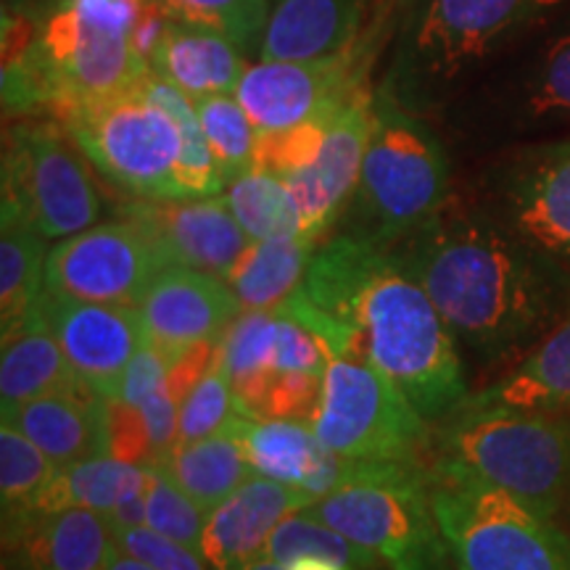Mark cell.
Segmentation results:
<instances>
[{
	"label": "cell",
	"mask_w": 570,
	"mask_h": 570,
	"mask_svg": "<svg viewBox=\"0 0 570 570\" xmlns=\"http://www.w3.org/2000/svg\"><path fill=\"white\" fill-rule=\"evenodd\" d=\"M281 309L323 348L389 375L431 425L470 396L458 341L394 244L336 233Z\"/></svg>",
	"instance_id": "1"
},
{
	"label": "cell",
	"mask_w": 570,
	"mask_h": 570,
	"mask_svg": "<svg viewBox=\"0 0 570 570\" xmlns=\"http://www.w3.org/2000/svg\"><path fill=\"white\" fill-rule=\"evenodd\" d=\"M460 348L504 360L550 336L570 309L566 267L518 238L487 204L449 194L428 223L396 240Z\"/></svg>",
	"instance_id": "2"
},
{
	"label": "cell",
	"mask_w": 570,
	"mask_h": 570,
	"mask_svg": "<svg viewBox=\"0 0 570 570\" xmlns=\"http://www.w3.org/2000/svg\"><path fill=\"white\" fill-rule=\"evenodd\" d=\"M142 6L146 0H51L40 11H3L6 117H56L151 75L138 46Z\"/></svg>",
	"instance_id": "3"
},
{
	"label": "cell",
	"mask_w": 570,
	"mask_h": 570,
	"mask_svg": "<svg viewBox=\"0 0 570 570\" xmlns=\"http://www.w3.org/2000/svg\"><path fill=\"white\" fill-rule=\"evenodd\" d=\"M428 470L489 483L558 518L570 494V412L458 407L436 423Z\"/></svg>",
	"instance_id": "4"
},
{
	"label": "cell",
	"mask_w": 570,
	"mask_h": 570,
	"mask_svg": "<svg viewBox=\"0 0 570 570\" xmlns=\"http://www.w3.org/2000/svg\"><path fill=\"white\" fill-rule=\"evenodd\" d=\"M562 3L566 0H407L381 88L423 114L465 71Z\"/></svg>",
	"instance_id": "5"
},
{
	"label": "cell",
	"mask_w": 570,
	"mask_h": 570,
	"mask_svg": "<svg viewBox=\"0 0 570 570\" xmlns=\"http://www.w3.org/2000/svg\"><path fill=\"white\" fill-rule=\"evenodd\" d=\"M449 194V159L423 114L375 90L373 130L341 233L396 244L428 223Z\"/></svg>",
	"instance_id": "6"
},
{
	"label": "cell",
	"mask_w": 570,
	"mask_h": 570,
	"mask_svg": "<svg viewBox=\"0 0 570 570\" xmlns=\"http://www.w3.org/2000/svg\"><path fill=\"white\" fill-rule=\"evenodd\" d=\"M309 512L375 554L389 570H446L449 550L433 510L428 462L362 460Z\"/></svg>",
	"instance_id": "7"
},
{
	"label": "cell",
	"mask_w": 570,
	"mask_h": 570,
	"mask_svg": "<svg viewBox=\"0 0 570 570\" xmlns=\"http://www.w3.org/2000/svg\"><path fill=\"white\" fill-rule=\"evenodd\" d=\"M431 483L441 537L458 570H570V533L558 518L481 481L431 473Z\"/></svg>",
	"instance_id": "8"
},
{
	"label": "cell",
	"mask_w": 570,
	"mask_h": 570,
	"mask_svg": "<svg viewBox=\"0 0 570 570\" xmlns=\"http://www.w3.org/2000/svg\"><path fill=\"white\" fill-rule=\"evenodd\" d=\"M53 119L114 188L146 202H177L180 125L140 82L117 96L69 106Z\"/></svg>",
	"instance_id": "9"
},
{
	"label": "cell",
	"mask_w": 570,
	"mask_h": 570,
	"mask_svg": "<svg viewBox=\"0 0 570 570\" xmlns=\"http://www.w3.org/2000/svg\"><path fill=\"white\" fill-rule=\"evenodd\" d=\"M309 425L331 452L348 460L428 462L433 439V425L389 375L331 348Z\"/></svg>",
	"instance_id": "10"
},
{
	"label": "cell",
	"mask_w": 570,
	"mask_h": 570,
	"mask_svg": "<svg viewBox=\"0 0 570 570\" xmlns=\"http://www.w3.org/2000/svg\"><path fill=\"white\" fill-rule=\"evenodd\" d=\"M71 135L53 117H24L3 135V204H13L48 240L98 225L104 196Z\"/></svg>",
	"instance_id": "11"
},
{
	"label": "cell",
	"mask_w": 570,
	"mask_h": 570,
	"mask_svg": "<svg viewBox=\"0 0 570 570\" xmlns=\"http://www.w3.org/2000/svg\"><path fill=\"white\" fill-rule=\"evenodd\" d=\"M164 267L151 235L119 214L48 248L46 291L77 302L138 306Z\"/></svg>",
	"instance_id": "12"
},
{
	"label": "cell",
	"mask_w": 570,
	"mask_h": 570,
	"mask_svg": "<svg viewBox=\"0 0 570 570\" xmlns=\"http://www.w3.org/2000/svg\"><path fill=\"white\" fill-rule=\"evenodd\" d=\"M365 67L360 48L309 61L259 59L248 63L235 98L256 135L283 132L344 109L365 90Z\"/></svg>",
	"instance_id": "13"
},
{
	"label": "cell",
	"mask_w": 570,
	"mask_h": 570,
	"mask_svg": "<svg viewBox=\"0 0 570 570\" xmlns=\"http://www.w3.org/2000/svg\"><path fill=\"white\" fill-rule=\"evenodd\" d=\"M38 312L77 377L109 402H119L127 367L146 341L138 306L77 302L46 291Z\"/></svg>",
	"instance_id": "14"
},
{
	"label": "cell",
	"mask_w": 570,
	"mask_h": 570,
	"mask_svg": "<svg viewBox=\"0 0 570 570\" xmlns=\"http://www.w3.org/2000/svg\"><path fill=\"white\" fill-rule=\"evenodd\" d=\"M491 212L518 238L570 267V140L531 148L499 175Z\"/></svg>",
	"instance_id": "15"
},
{
	"label": "cell",
	"mask_w": 570,
	"mask_h": 570,
	"mask_svg": "<svg viewBox=\"0 0 570 570\" xmlns=\"http://www.w3.org/2000/svg\"><path fill=\"white\" fill-rule=\"evenodd\" d=\"M151 235L167 267H190L227 281L235 262L252 244L225 196L188 202L132 198L119 209Z\"/></svg>",
	"instance_id": "16"
},
{
	"label": "cell",
	"mask_w": 570,
	"mask_h": 570,
	"mask_svg": "<svg viewBox=\"0 0 570 570\" xmlns=\"http://www.w3.org/2000/svg\"><path fill=\"white\" fill-rule=\"evenodd\" d=\"M240 312L227 281L190 267H164L138 304L142 336L169 365L188 348L223 338Z\"/></svg>",
	"instance_id": "17"
},
{
	"label": "cell",
	"mask_w": 570,
	"mask_h": 570,
	"mask_svg": "<svg viewBox=\"0 0 570 570\" xmlns=\"http://www.w3.org/2000/svg\"><path fill=\"white\" fill-rule=\"evenodd\" d=\"M373 104L375 92H356L327 125L317 159L285 180L302 214L304 238L320 240L344 217L373 130Z\"/></svg>",
	"instance_id": "18"
},
{
	"label": "cell",
	"mask_w": 570,
	"mask_h": 570,
	"mask_svg": "<svg viewBox=\"0 0 570 570\" xmlns=\"http://www.w3.org/2000/svg\"><path fill=\"white\" fill-rule=\"evenodd\" d=\"M223 431L240 441L254 473L323 499L354 475L362 460L331 452L306 420H254L235 415Z\"/></svg>",
	"instance_id": "19"
},
{
	"label": "cell",
	"mask_w": 570,
	"mask_h": 570,
	"mask_svg": "<svg viewBox=\"0 0 570 570\" xmlns=\"http://www.w3.org/2000/svg\"><path fill=\"white\" fill-rule=\"evenodd\" d=\"M315 502L304 489L254 473L209 512L198 554L212 570H244L248 562L262 558L283 518Z\"/></svg>",
	"instance_id": "20"
},
{
	"label": "cell",
	"mask_w": 570,
	"mask_h": 570,
	"mask_svg": "<svg viewBox=\"0 0 570 570\" xmlns=\"http://www.w3.org/2000/svg\"><path fill=\"white\" fill-rule=\"evenodd\" d=\"M3 423L19 428L59 470L111 454V402L82 381L35 399Z\"/></svg>",
	"instance_id": "21"
},
{
	"label": "cell",
	"mask_w": 570,
	"mask_h": 570,
	"mask_svg": "<svg viewBox=\"0 0 570 570\" xmlns=\"http://www.w3.org/2000/svg\"><path fill=\"white\" fill-rule=\"evenodd\" d=\"M373 0H273L259 59L309 61L360 46Z\"/></svg>",
	"instance_id": "22"
},
{
	"label": "cell",
	"mask_w": 570,
	"mask_h": 570,
	"mask_svg": "<svg viewBox=\"0 0 570 570\" xmlns=\"http://www.w3.org/2000/svg\"><path fill=\"white\" fill-rule=\"evenodd\" d=\"M114 550L111 523L101 512L67 508L3 544V570H106Z\"/></svg>",
	"instance_id": "23"
},
{
	"label": "cell",
	"mask_w": 570,
	"mask_h": 570,
	"mask_svg": "<svg viewBox=\"0 0 570 570\" xmlns=\"http://www.w3.org/2000/svg\"><path fill=\"white\" fill-rule=\"evenodd\" d=\"M246 69V53L225 35L173 19L151 56V75L175 85L190 101L235 96Z\"/></svg>",
	"instance_id": "24"
},
{
	"label": "cell",
	"mask_w": 570,
	"mask_h": 570,
	"mask_svg": "<svg viewBox=\"0 0 570 570\" xmlns=\"http://www.w3.org/2000/svg\"><path fill=\"white\" fill-rule=\"evenodd\" d=\"M460 407L570 412V320L541 338L510 375L470 394Z\"/></svg>",
	"instance_id": "25"
},
{
	"label": "cell",
	"mask_w": 570,
	"mask_h": 570,
	"mask_svg": "<svg viewBox=\"0 0 570 570\" xmlns=\"http://www.w3.org/2000/svg\"><path fill=\"white\" fill-rule=\"evenodd\" d=\"M46 235L13 204L0 202V333L13 336L30 323L46 294Z\"/></svg>",
	"instance_id": "26"
},
{
	"label": "cell",
	"mask_w": 570,
	"mask_h": 570,
	"mask_svg": "<svg viewBox=\"0 0 570 570\" xmlns=\"http://www.w3.org/2000/svg\"><path fill=\"white\" fill-rule=\"evenodd\" d=\"M75 383H80V377L71 370L59 341L51 327L42 323L38 309L21 331L3 338V356H0V407H3L0 415L3 420L35 399L56 394Z\"/></svg>",
	"instance_id": "27"
},
{
	"label": "cell",
	"mask_w": 570,
	"mask_h": 570,
	"mask_svg": "<svg viewBox=\"0 0 570 570\" xmlns=\"http://www.w3.org/2000/svg\"><path fill=\"white\" fill-rule=\"evenodd\" d=\"M320 240L275 238L252 240L235 262L227 285L240 298L244 309H275L296 294L312 265Z\"/></svg>",
	"instance_id": "28"
},
{
	"label": "cell",
	"mask_w": 570,
	"mask_h": 570,
	"mask_svg": "<svg viewBox=\"0 0 570 570\" xmlns=\"http://www.w3.org/2000/svg\"><path fill=\"white\" fill-rule=\"evenodd\" d=\"M161 465L206 515L254 475L244 446L227 431L175 446Z\"/></svg>",
	"instance_id": "29"
},
{
	"label": "cell",
	"mask_w": 570,
	"mask_h": 570,
	"mask_svg": "<svg viewBox=\"0 0 570 570\" xmlns=\"http://www.w3.org/2000/svg\"><path fill=\"white\" fill-rule=\"evenodd\" d=\"M146 465L114 458V454L75 462V465L56 470L51 487L40 502V518L67 508H80L101 512L109 520L125 499L146 491Z\"/></svg>",
	"instance_id": "30"
},
{
	"label": "cell",
	"mask_w": 570,
	"mask_h": 570,
	"mask_svg": "<svg viewBox=\"0 0 570 570\" xmlns=\"http://www.w3.org/2000/svg\"><path fill=\"white\" fill-rule=\"evenodd\" d=\"M56 468L42 449L19 428H0V510H3V544L21 537L40 518V502L51 487Z\"/></svg>",
	"instance_id": "31"
},
{
	"label": "cell",
	"mask_w": 570,
	"mask_h": 570,
	"mask_svg": "<svg viewBox=\"0 0 570 570\" xmlns=\"http://www.w3.org/2000/svg\"><path fill=\"white\" fill-rule=\"evenodd\" d=\"M227 204L252 240L296 238L302 235V214L283 177L254 167L225 188Z\"/></svg>",
	"instance_id": "32"
},
{
	"label": "cell",
	"mask_w": 570,
	"mask_h": 570,
	"mask_svg": "<svg viewBox=\"0 0 570 570\" xmlns=\"http://www.w3.org/2000/svg\"><path fill=\"white\" fill-rule=\"evenodd\" d=\"M512 106L525 125L570 122V27L533 56L515 82Z\"/></svg>",
	"instance_id": "33"
},
{
	"label": "cell",
	"mask_w": 570,
	"mask_h": 570,
	"mask_svg": "<svg viewBox=\"0 0 570 570\" xmlns=\"http://www.w3.org/2000/svg\"><path fill=\"white\" fill-rule=\"evenodd\" d=\"M262 554L269 560L283 562V566L302 558H323L331 562H341V566L354 570L383 568V562L375 554L365 552L354 541H348L344 533H338L336 529H331L323 520L312 515L309 508L296 510L288 518H283Z\"/></svg>",
	"instance_id": "34"
},
{
	"label": "cell",
	"mask_w": 570,
	"mask_h": 570,
	"mask_svg": "<svg viewBox=\"0 0 570 570\" xmlns=\"http://www.w3.org/2000/svg\"><path fill=\"white\" fill-rule=\"evenodd\" d=\"M194 106L227 188L256 164V127L235 96H209Z\"/></svg>",
	"instance_id": "35"
},
{
	"label": "cell",
	"mask_w": 570,
	"mask_h": 570,
	"mask_svg": "<svg viewBox=\"0 0 570 570\" xmlns=\"http://www.w3.org/2000/svg\"><path fill=\"white\" fill-rule=\"evenodd\" d=\"M164 17L225 35L240 51H259L273 0H154Z\"/></svg>",
	"instance_id": "36"
},
{
	"label": "cell",
	"mask_w": 570,
	"mask_h": 570,
	"mask_svg": "<svg viewBox=\"0 0 570 570\" xmlns=\"http://www.w3.org/2000/svg\"><path fill=\"white\" fill-rule=\"evenodd\" d=\"M146 529L198 552L209 515L177 487L161 462L146 465Z\"/></svg>",
	"instance_id": "37"
},
{
	"label": "cell",
	"mask_w": 570,
	"mask_h": 570,
	"mask_svg": "<svg viewBox=\"0 0 570 570\" xmlns=\"http://www.w3.org/2000/svg\"><path fill=\"white\" fill-rule=\"evenodd\" d=\"M233 386L230 377L214 356L212 367L206 370L202 381L196 383L194 391L185 396V402L177 410V441L175 446L194 444L206 436L223 431V425L235 415Z\"/></svg>",
	"instance_id": "38"
},
{
	"label": "cell",
	"mask_w": 570,
	"mask_h": 570,
	"mask_svg": "<svg viewBox=\"0 0 570 570\" xmlns=\"http://www.w3.org/2000/svg\"><path fill=\"white\" fill-rule=\"evenodd\" d=\"M114 541L135 560H142L146 566L156 570H212L206 566L202 554L188 550V547L177 544V541L161 537L146 525H135V529L114 531Z\"/></svg>",
	"instance_id": "39"
},
{
	"label": "cell",
	"mask_w": 570,
	"mask_h": 570,
	"mask_svg": "<svg viewBox=\"0 0 570 570\" xmlns=\"http://www.w3.org/2000/svg\"><path fill=\"white\" fill-rule=\"evenodd\" d=\"M167 373L169 362L164 360V354L156 346L148 344V341H142V346L138 348V354L132 356L130 367H127L125 373L119 402L130 404V407H142L156 391L167 386Z\"/></svg>",
	"instance_id": "40"
},
{
	"label": "cell",
	"mask_w": 570,
	"mask_h": 570,
	"mask_svg": "<svg viewBox=\"0 0 570 570\" xmlns=\"http://www.w3.org/2000/svg\"><path fill=\"white\" fill-rule=\"evenodd\" d=\"M111 454L138 465H151V436L138 407L111 402Z\"/></svg>",
	"instance_id": "41"
},
{
	"label": "cell",
	"mask_w": 570,
	"mask_h": 570,
	"mask_svg": "<svg viewBox=\"0 0 570 570\" xmlns=\"http://www.w3.org/2000/svg\"><path fill=\"white\" fill-rule=\"evenodd\" d=\"M140 415L146 420L148 436H151V452H154V462H164L167 454L175 449L177 441V404L175 399L169 396L167 386L156 391V394L142 404Z\"/></svg>",
	"instance_id": "42"
},
{
	"label": "cell",
	"mask_w": 570,
	"mask_h": 570,
	"mask_svg": "<svg viewBox=\"0 0 570 570\" xmlns=\"http://www.w3.org/2000/svg\"><path fill=\"white\" fill-rule=\"evenodd\" d=\"M288 570H354V568H346L341 566V562H331L323 558H302V560L288 562Z\"/></svg>",
	"instance_id": "43"
},
{
	"label": "cell",
	"mask_w": 570,
	"mask_h": 570,
	"mask_svg": "<svg viewBox=\"0 0 570 570\" xmlns=\"http://www.w3.org/2000/svg\"><path fill=\"white\" fill-rule=\"evenodd\" d=\"M106 570H156V568L146 566V562H142V560H135L132 554H127V552H122L117 547V550H114V554H111L109 568H106Z\"/></svg>",
	"instance_id": "44"
},
{
	"label": "cell",
	"mask_w": 570,
	"mask_h": 570,
	"mask_svg": "<svg viewBox=\"0 0 570 570\" xmlns=\"http://www.w3.org/2000/svg\"><path fill=\"white\" fill-rule=\"evenodd\" d=\"M51 0H3V11H13V13H27V11H40Z\"/></svg>",
	"instance_id": "45"
},
{
	"label": "cell",
	"mask_w": 570,
	"mask_h": 570,
	"mask_svg": "<svg viewBox=\"0 0 570 570\" xmlns=\"http://www.w3.org/2000/svg\"><path fill=\"white\" fill-rule=\"evenodd\" d=\"M244 570H288V566H283V562L269 560V558H265V554H262V558L248 562Z\"/></svg>",
	"instance_id": "46"
},
{
	"label": "cell",
	"mask_w": 570,
	"mask_h": 570,
	"mask_svg": "<svg viewBox=\"0 0 570 570\" xmlns=\"http://www.w3.org/2000/svg\"><path fill=\"white\" fill-rule=\"evenodd\" d=\"M558 520H560L562 529H566V531L570 533V494H568V499H566V504H562V510H560Z\"/></svg>",
	"instance_id": "47"
}]
</instances>
